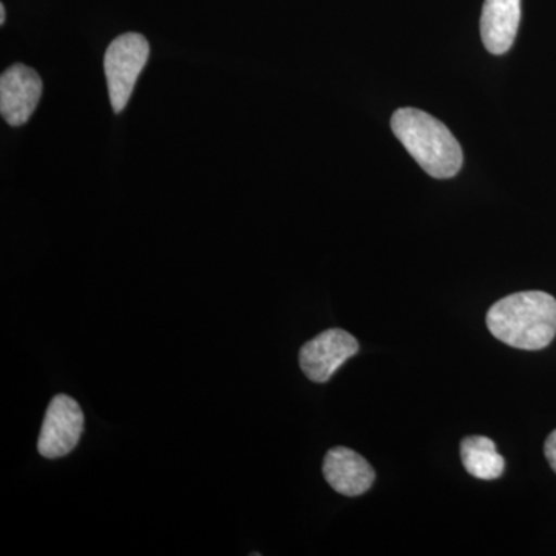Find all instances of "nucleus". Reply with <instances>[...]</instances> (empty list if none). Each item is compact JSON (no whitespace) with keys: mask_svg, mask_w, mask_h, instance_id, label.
<instances>
[{"mask_svg":"<svg viewBox=\"0 0 556 556\" xmlns=\"http://www.w3.org/2000/svg\"><path fill=\"white\" fill-rule=\"evenodd\" d=\"M357 351V340L350 332L340 328L328 329L302 346L300 368L313 382H328L348 358L356 356Z\"/></svg>","mask_w":556,"mask_h":556,"instance_id":"5","label":"nucleus"},{"mask_svg":"<svg viewBox=\"0 0 556 556\" xmlns=\"http://www.w3.org/2000/svg\"><path fill=\"white\" fill-rule=\"evenodd\" d=\"M486 327L508 346L543 350L556 336V300L543 291L507 295L486 313Z\"/></svg>","mask_w":556,"mask_h":556,"instance_id":"1","label":"nucleus"},{"mask_svg":"<svg viewBox=\"0 0 556 556\" xmlns=\"http://www.w3.org/2000/svg\"><path fill=\"white\" fill-rule=\"evenodd\" d=\"M521 21V0H484L481 38L486 51L504 54L517 39Z\"/></svg>","mask_w":556,"mask_h":556,"instance_id":"8","label":"nucleus"},{"mask_svg":"<svg viewBox=\"0 0 556 556\" xmlns=\"http://www.w3.org/2000/svg\"><path fill=\"white\" fill-rule=\"evenodd\" d=\"M5 7H3V3L2 5H0V24H5Z\"/></svg>","mask_w":556,"mask_h":556,"instance_id":"11","label":"nucleus"},{"mask_svg":"<svg viewBox=\"0 0 556 556\" xmlns=\"http://www.w3.org/2000/svg\"><path fill=\"white\" fill-rule=\"evenodd\" d=\"M42 79L36 70L14 64L0 76V113L11 127L31 118L42 97Z\"/></svg>","mask_w":556,"mask_h":556,"instance_id":"6","label":"nucleus"},{"mask_svg":"<svg viewBox=\"0 0 556 556\" xmlns=\"http://www.w3.org/2000/svg\"><path fill=\"white\" fill-rule=\"evenodd\" d=\"M391 129L430 177L453 178L463 167V149L457 139L445 124L422 110H396L391 118Z\"/></svg>","mask_w":556,"mask_h":556,"instance_id":"2","label":"nucleus"},{"mask_svg":"<svg viewBox=\"0 0 556 556\" xmlns=\"http://www.w3.org/2000/svg\"><path fill=\"white\" fill-rule=\"evenodd\" d=\"M544 453H546L552 470L556 473V430L548 434L546 444H544Z\"/></svg>","mask_w":556,"mask_h":556,"instance_id":"10","label":"nucleus"},{"mask_svg":"<svg viewBox=\"0 0 556 556\" xmlns=\"http://www.w3.org/2000/svg\"><path fill=\"white\" fill-rule=\"evenodd\" d=\"M84 431V413L78 402L67 394L51 399L38 439L40 455L58 459L78 445Z\"/></svg>","mask_w":556,"mask_h":556,"instance_id":"4","label":"nucleus"},{"mask_svg":"<svg viewBox=\"0 0 556 556\" xmlns=\"http://www.w3.org/2000/svg\"><path fill=\"white\" fill-rule=\"evenodd\" d=\"M150 47L139 33H126L112 40L104 56L109 97L116 113L123 112L134 93L135 84L148 64Z\"/></svg>","mask_w":556,"mask_h":556,"instance_id":"3","label":"nucleus"},{"mask_svg":"<svg viewBox=\"0 0 556 556\" xmlns=\"http://www.w3.org/2000/svg\"><path fill=\"white\" fill-rule=\"evenodd\" d=\"M324 477L340 495L361 496L371 489L376 473L368 460L354 450L336 447L325 456Z\"/></svg>","mask_w":556,"mask_h":556,"instance_id":"7","label":"nucleus"},{"mask_svg":"<svg viewBox=\"0 0 556 556\" xmlns=\"http://www.w3.org/2000/svg\"><path fill=\"white\" fill-rule=\"evenodd\" d=\"M460 457L471 477L492 481L504 473L506 463L495 442L485 437H468L460 442Z\"/></svg>","mask_w":556,"mask_h":556,"instance_id":"9","label":"nucleus"}]
</instances>
